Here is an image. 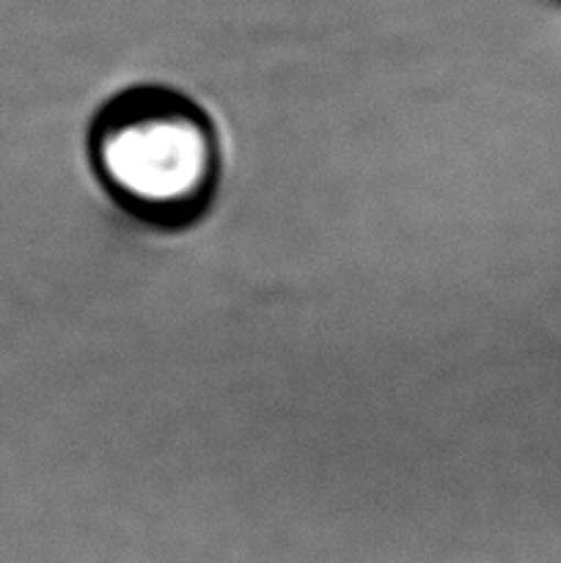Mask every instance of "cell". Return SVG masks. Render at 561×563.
I'll use <instances>...</instances> for the list:
<instances>
[{
  "label": "cell",
  "instance_id": "cell-1",
  "mask_svg": "<svg viewBox=\"0 0 561 563\" xmlns=\"http://www.w3.org/2000/svg\"><path fill=\"white\" fill-rule=\"evenodd\" d=\"M105 190L152 223H182L209 203L218 181V137L185 97L141 88L113 99L91 132Z\"/></svg>",
  "mask_w": 561,
  "mask_h": 563
}]
</instances>
